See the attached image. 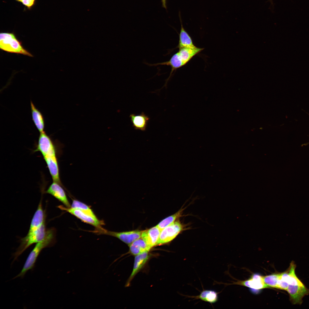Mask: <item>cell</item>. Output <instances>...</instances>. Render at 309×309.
<instances>
[{"instance_id":"6da1fadb","label":"cell","mask_w":309,"mask_h":309,"mask_svg":"<svg viewBox=\"0 0 309 309\" xmlns=\"http://www.w3.org/2000/svg\"><path fill=\"white\" fill-rule=\"evenodd\" d=\"M203 49V48L197 47L194 48H179V51L173 55L170 60L167 61L154 64H149L147 63H146V64L149 66H155L159 65L170 66L171 68V70L169 77L166 80V84L174 71L186 65L194 56L199 53Z\"/></svg>"},{"instance_id":"7a4b0ae2","label":"cell","mask_w":309,"mask_h":309,"mask_svg":"<svg viewBox=\"0 0 309 309\" xmlns=\"http://www.w3.org/2000/svg\"><path fill=\"white\" fill-rule=\"evenodd\" d=\"M55 237L54 229H49L47 230L45 237L42 241L36 243L28 256L21 271L15 278L23 276L28 271L34 267L37 257L41 251L44 248L51 245L54 240Z\"/></svg>"},{"instance_id":"3957f363","label":"cell","mask_w":309,"mask_h":309,"mask_svg":"<svg viewBox=\"0 0 309 309\" xmlns=\"http://www.w3.org/2000/svg\"><path fill=\"white\" fill-rule=\"evenodd\" d=\"M0 48L1 49L8 52L33 56L23 47L21 42L18 39L13 33H0Z\"/></svg>"},{"instance_id":"277c9868","label":"cell","mask_w":309,"mask_h":309,"mask_svg":"<svg viewBox=\"0 0 309 309\" xmlns=\"http://www.w3.org/2000/svg\"><path fill=\"white\" fill-rule=\"evenodd\" d=\"M45 223L37 230L29 234H27L22 238L21 243L14 255V259L16 260L25 250L32 244L37 243L43 239L46 234Z\"/></svg>"},{"instance_id":"5b68a950","label":"cell","mask_w":309,"mask_h":309,"mask_svg":"<svg viewBox=\"0 0 309 309\" xmlns=\"http://www.w3.org/2000/svg\"><path fill=\"white\" fill-rule=\"evenodd\" d=\"M143 231L134 230L128 231L115 232L107 230L102 227L91 231L98 235H106L118 238L128 245L141 237Z\"/></svg>"},{"instance_id":"8992f818","label":"cell","mask_w":309,"mask_h":309,"mask_svg":"<svg viewBox=\"0 0 309 309\" xmlns=\"http://www.w3.org/2000/svg\"><path fill=\"white\" fill-rule=\"evenodd\" d=\"M184 227L179 221H176L167 226L161 230L157 245L170 242L184 230Z\"/></svg>"},{"instance_id":"52a82bcc","label":"cell","mask_w":309,"mask_h":309,"mask_svg":"<svg viewBox=\"0 0 309 309\" xmlns=\"http://www.w3.org/2000/svg\"><path fill=\"white\" fill-rule=\"evenodd\" d=\"M58 207L74 216L83 222L94 226L95 228H101L102 226L104 224L102 220L98 219L96 217L91 216L80 210L68 208L63 205L59 206Z\"/></svg>"},{"instance_id":"ba28073f","label":"cell","mask_w":309,"mask_h":309,"mask_svg":"<svg viewBox=\"0 0 309 309\" xmlns=\"http://www.w3.org/2000/svg\"><path fill=\"white\" fill-rule=\"evenodd\" d=\"M35 151L40 152L43 157L56 155L53 142L50 137L45 131L40 133Z\"/></svg>"},{"instance_id":"9c48e42d","label":"cell","mask_w":309,"mask_h":309,"mask_svg":"<svg viewBox=\"0 0 309 309\" xmlns=\"http://www.w3.org/2000/svg\"><path fill=\"white\" fill-rule=\"evenodd\" d=\"M286 291L289 294L290 300L293 304H301L303 298L309 294V289L304 285H289Z\"/></svg>"},{"instance_id":"30bf717a","label":"cell","mask_w":309,"mask_h":309,"mask_svg":"<svg viewBox=\"0 0 309 309\" xmlns=\"http://www.w3.org/2000/svg\"><path fill=\"white\" fill-rule=\"evenodd\" d=\"M61 186L58 183L53 181L45 193L55 197L63 204L65 207L68 208L71 207V205Z\"/></svg>"},{"instance_id":"8fae6325","label":"cell","mask_w":309,"mask_h":309,"mask_svg":"<svg viewBox=\"0 0 309 309\" xmlns=\"http://www.w3.org/2000/svg\"><path fill=\"white\" fill-rule=\"evenodd\" d=\"M53 181L62 185L60 181L59 167L56 155L43 157Z\"/></svg>"},{"instance_id":"7c38bea8","label":"cell","mask_w":309,"mask_h":309,"mask_svg":"<svg viewBox=\"0 0 309 309\" xmlns=\"http://www.w3.org/2000/svg\"><path fill=\"white\" fill-rule=\"evenodd\" d=\"M161 231L156 225L149 229L143 231L141 237L151 248L157 245Z\"/></svg>"},{"instance_id":"4fadbf2b","label":"cell","mask_w":309,"mask_h":309,"mask_svg":"<svg viewBox=\"0 0 309 309\" xmlns=\"http://www.w3.org/2000/svg\"><path fill=\"white\" fill-rule=\"evenodd\" d=\"M296 265L294 261H292L287 271L281 273L280 278L289 285H304L296 276L295 274Z\"/></svg>"},{"instance_id":"5bb4252c","label":"cell","mask_w":309,"mask_h":309,"mask_svg":"<svg viewBox=\"0 0 309 309\" xmlns=\"http://www.w3.org/2000/svg\"><path fill=\"white\" fill-rule=\"evenodd\" d=\"M148 252V251H146L135 255L132 271L127 284L128 285L130 282L144 266L148 260L150 256Z\"/></svg>"},{"instance_id":"9a60e30c","label":"cell","mask_w":309,"mask_h":309,"mask_svg":"<svg viewBox=\"0 0 309 309\" xmlns=\"http://www.w3.org/2000/svg\"><path fill=\"white\" fill-rule=\"evenodd\" d=\"M240 285L256 290H259L267 288L264 283L263 276L255 274L248 280L239 282Z\"/></svg>"},{"instance_id":"2e32d148","label":"cell","mask_w":309,"mask_h":309,"mask_svg":"<svg viewBox=\"0 0 309 309\" xmlns=\"http://www.w3.org/2000/svg\"><path fill=\"white\" fill-rule=\"evenodd\" d=\"M44 223V215L40 202L32 219L27 234L37 230Z\"/></svg>"},{"instance_id":"e0dca14e","label":"cell","mask_w":309,"mask_h":309,"mask_svg":"<svg viewBox=\"0 0 309 309\" xmlns=\"http://www.w3.org/2000/svg\"><path fill=\"white\" fill-rule=\"evenodd\" d=\"M129 117L133 127L135 129L142 131L146 130L150 118L144 112H142L138 115L132 114Z\"/></svg>"},{"instance_id":"ac0fdd59","label":"cell","mask_w":309,"mask_h":309,"mask_svg":"<svg viewBox=\"0 0 309 309\" xmlns=\"http://www.w3.org/2000/svg\"><path fill=\"white\" fill-rule=\"evenodd\" d=\"M30 107L32 120L35 127L40 133L45 131V122L43 114L31 101Z\"/></svg>"},{"instance_id":"d6986e66","label":"cell","mask_w":309,"mask_h":309,"mask_svg":"<svg viewBox=\"0 0 309 309\" xmlns=\"http://www.w3.org/2000/svg\"><path fill=\"white\" fill-rule=\"evenodd\" d=\"M129 246L130 253L135 256L146 251H149L151 249L141 237L129 245Z\"/></svg>"},{"instance_id":"ffe728a7","label":"cell","mask_w":309,"mask_h":309,"mask_svg":"<svg viewBox=\"0 0 309 309\" xmlns=\"http://www.w3.org/2000/svg\"><path fill=\"white\" fill-rule=\"evenodd\" d=\"M181 27L179 35V41L177 47L180 48L183 47L194 48L196 46L193 44L192 39L187 32L184 29L181 19Z\"/></svg>"},{"instance_id":"44dd1931","label":"cell","mask_w":309,"mask_h":309,"mask_svg":"<svg viewBox=\"0 0 309 309\" xmlns=\"http://www.w3.org/2000/svg\"><path fill=\"white\" fill-rule=\"evenodd\" d=\"M196 299H199L211 304H214L218 300V293L216 291L211 290H204L198 296H193Z\"/></svg>"},{"instance_id":"7402d4cb","label":"cell","mask_w":309,"mask_h":309,"mask_svg":"<svg viewBox=\"0 0 309 309\" xmlns=\"http://www.w3.org/2000/svg\"><path fill=\"white\" fill-rule=\"evenodd\" d=\"M183 210V209H181L175 213L162 220L157 226L161 231L165 227L176 221L177 219L182 216Z\"/></svg>"},{"instance_id":"603a6c76","label":"cell","mask_w":309,"mask_h":309,"mask_svg":"<svg viewBox=\"0 0 309 309\" xmlns=\"http://www.w3.org/2000/svg\"><path fill=\"white\" fill-rule=\"evenodd\" d=\"M71 207L80 210L91 216L96 217L89 206L77 200H72Z\"/></svg>"},{"instance_id":"cb8c5ba5","label":"cell","mask_w":309,"mask_h":309,"mask_svg":"<svg viewBox=\"0 0 309 309\" xmlns=\"http://www.w3.org/2000/svg\"><path fill=\"white\" fill-rule=\"evenodd\" d=\"M280 275L281 273L274 274L263 276L264 282L267 288H277L278 283Z\"/></svg>"},{"instance_id":"d4e9b609","label":"cell","mask_w":309,"mask_h":309,"mask_svg":"<svg viewBox=\"0 0 309 309\" xmlns=\"http://www.w3.org/2000/svg\"><path fill=\"white\" fill-rule=\"evenodd\" d=\"M36 0H22L21 3L28 9H30L34 5Z\"/></svg>"},{"instance_id":"484cf974","label":"cell","mask_w":309,"mask_h":309,"mask_svg":"<svg viewBox=\"0 0 309 309\" xmlns=\"http://www.w3.org/2000/svg\"><path fill=\"white\" fill-rule=\"evenodd\" d=\"M162 2L163 7L166 9V0H162Z\"/></svg>"},{"instance_id":"4316f807","label":"cell","mask_w":309,"mask_h":309,"mask_svg":"<svg viewBox=\"0 0 309 309\" xmlns=\"http://www.w3.org/2000/svg\"><path fill=\"white\" fill-rule=\"evenodd\" d=\"M22 0H15V1L18 2H21Z\"/></svg>"},{"instance_id":"83f0119b","label":"cell","mask_w":309,"mask_h":309,"mask_svg":"<svg viewBox=\"0 0 309 309\" xmlns=\"http://www.w3.org/2000/svg\"><path fill=\"white\" fill-rule=\"evenodd\" d=\"M308 143H309V142H308V143H307V144H308Z\"/></svg>"}]
</instances>
